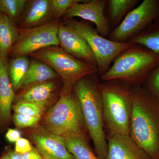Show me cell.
Instances as JSON below:
<instances>
[{"label":"cell","mask_w":159,"mask_h":159,"mask_svg":"<svg viewBox=\"0 0 159 159\" xmlns=\"http://www.w3.org/2000/svg\"><path fill=\"white\" fill-rule=\"evenodd\" d=\"M101 81L98 73L87 75L75 83L73 91L81 106L94 150L99 158L106 159L108 145L104 130Z\"/></svg>","instance_id":"7a4b0ae2"},{"label":"cell","mask_w":159,"mask_h":159,"mask_svg":"<svg viewBox=\"0 0 159 159\" xmlns=\"http://www.w3.org/2000/svg\"><path fill=\"white\" fill-rule=\"evenodd\" d=\"M19 95L17 101L30 102L45 109L53 99L57 87L53 80L37 83L25 87Z\"/></svg>","instance_id":"2e32d148"},{"label":"cell","mask_w":159,"mask_h":159,"mask_svg":"<svg viewBox=\"0 0 159 159\" xmlns=\"http://www.w3.org/2000/svg\"><path fill=\"white\" fill-rule=\"evenodd\" d=\"M59 46L78 59L97 66L95 55L85 39L68 25L59 23L58 33Z\"/></svg>","instance_id":"7c38bea8"},{"label":"cell","mask_w":159,"mask_h":159,"mask_svg":"<svg viewBox=\"0 0 159 159\" xmlns=\"http://www.w3.org/2000/svg\"><path fill=\"white\" fill-rule=\"evenodd\" d=\"M43 125L50 132L61 137L87 133L81 106L74 91L61 94L46 114Z\"/></svg>","instance_id":"8992f818"},{"label":"cell","mask_w":159,"mask_h":159,"mask_svg":"<svg viewBox=\"0 0 159 159\" xmlns=\"http://www.w3.org/2000/svg\"><path fill=\"white\" fill-rule=\"evenodd\" d=\"M128 43L141 45L154 53L159 54V16Z\"/></svg>","instance_id":"44dd1931"},{"label":"cell","mask_w":159,"mask_h":159,"mask_svg":"<svg viewBox=\"0 0 159 159\" xmlns=\"http://www.w3.org/2000/svg\"><path fill=\"white\" fill-rule=\"evenodd\" d=\"M6 152L9 156L10 159H21L20 154L17 153L15 151L12 150L9 148H6Z\"/></svg>","instance_id":"4dcf8cb0"},{"label":"cell","mask_w":159,"mask_h":159,"mask_svg":"<svg viewBox=\"0 0 159 159\" xmlns=\"http://www.w3.org/2000/svg\"><path fill=\"white\" fill-rule=\"evenodd\" d=\"M159 62V54L144 46L132 44L113 61L108 70L99 76L102 81L119 80L132 87L141 86Z\"/></svg>","instance_id":"277c9868"},{"label":"cell","mask_w":159,"mask_h":159,"mask_svg":"<svg viewBox=\"0 0 159 159\" xmlns=\"http://www.w3.org/2000/svg\"><path fill=\"white\" fill-rule=\"evenodd\" d=\"M104 130L107 137L129 135L133 87L116 80L101 82Z\"/></svg>","instance_id":"3957f363"},{"label":"cell","mask_w":159,"mask_h":159,"mask_svg":"<svg viewBox=\"0 0 159 159\" xmlns=\"http://www.w3.org/2000/svg\"><path fill=\"white\" fill-rule=\"evenodd\" d=\"M54 19L52 0L27 1L19 24L20 30L41 25Z\"/></svg>","instance_id":"4fadbf2b"},{"label":"cell","mask_w":159,"mask_h":159,"mask_svg":"<svg viewBox=\"0 0 159 159\" xmlns=\"http://www.w3.org/2000/svg\"><path fill=\"white\" fill-rule=\"evenodd\" d=\"M59 23L58 20H54L41 25L20 30L19 36L9 56H28L44 48L59 45L57 33Z\"/></svg>","instance_id":"9c48e42d"},{"label":"cell","mask_w":159,"mask_h":159,"mask_svg":"<svg viewBox=\"0 0 159 159\" xmlns=\"http://www.w3.org/2000/svg\"><path fill=\"white\" fill-rule=\"evenodd\" d=\"M41 118V117L15 113L11 119L16 127L18 128H27L36 126L38 124Z\"/></svg>","instance_id":"4316f807"},{"label":"cell","mask_w":159,"mask_h":159,"mask_svg":"<svg viewBox=\"0 0 159 159\" xmlns=\"http://www.w3.org/2000/svg\"><path fill=\"white\" fill-rule=\"evenodd\" d=\"M15 143V151L20 154L28 152L33 148L29 140L25 138H20Z\"/></svg>","instance_id":"83f0119b"},{"label":"cell","mask_w":159,"mask_h":159,"mask_svg":"<svg viewBox=\"0 0 159 159\" xmlns=\"http://www.w3.org/2000/svg\"><path fill=\"white\" fill-rule=\"evenodd\" d=\"M20 34L17 25L0 10V58L8 61L12 47Z\"/></svg>","instance_id":"e0dca14e"},{"label":"cell","mask_w":159,"mask_h":159,"mask_svg":"<svg viewBox=\"0 0 159 159\" xmlns=\"http://www.w3.org/2000/svg\"></svg>","instance_id":"d6a6232c"},{"label":"cell","mask_w":159,"mask_h":159,"mask_svg":"<svg viewBox=\"0 0 159 159\" xmlns=\"http://www.w3.org/2000/svg\"><path fill=\"white\" fill-rule=\"evenodd\" d=\"M20 155L21 159H43L36 148H33L30 151Z\"/></svg>","instance_id":"f546056e"},{"label":"cell","mask_w":159,"mask_h":159,"mask_svg":"<svg viewBox=\"0 0 159 159\" xmlns=\"http://www.w3.org/2000/svg\"><path fill=\"white\" fill-rule=\"evenodd\" d=\"M139 0H108V20L111 29H114L122 21L127 14L138 5Z\"/></svg>","instance_id":"ffe728a7"},{"label":"cell","mask_w":159,"mask_h":159,"mask_svg":"<svg viewBox=\"0 0 159 159\" xmlns=\"http://www.w3.org/2000/svg\"><path fill=\"white\" fill-rule=\"evenodd\" d=\"M68 150L76 159H100L91 147L86 134L62 137Z\"/></svg>","instance_id":"d6986e66"},{"label":"cell","mask_w":159,"mask_h":159,"mask_svg":"<svg viewBox=\"0 0 159 159\" xmlns=\"http://www.w3.org/2000/svg\"><path fill=\"white\" fill-rule=\"evenodd\" d=\"M21 133L19 130L15 129L9 128L6 134V139L9 142L13 143L16 142L21 138Z\"/></svg>","instance_id":"f1b7e54d"},{"label":"cell","mask_w":159,"mask_h":159,"mask_svg":"<svg viewBox=\"0 0 159 159\" xmlns=\"http://www.w3.org/2000/svg\"><path fill=\"white\" fill-rule=\"evenodd\" d=\"M129 135L152 159H159V100L142 86L133 87Z\"/></svg>","instance_id":"6da1fadb"},{"label":"cell","mask_w":159,"mask_h":159,"mask_svg":"<svg viewBox=\"0 0 159 159\" xmlns=\"http://www.w3.org/2000/svg\"><path fill=\"white\" fill-rule=\"evenodd\" d=\"M28 56L12 57L8 60V74L14 92L21 88V84L30 65Z\"/></svg>","instance_id":"7402d4cb"},{"label":"cell","mask_w":159,"mask_h":159,"mask_svg":"<svg viewBox=\"0 0 159 159\" xmlns=\"http://www.w3.org/2000/svg\"><path fill=\"white\" fill-rule=\"evenodd\" d=\"M29 56L45 63L56 72L62 79V94L71 92L75 83L83 77L98 73L97 65L76 58L59 45L44 48Z\"/></svg>","instance_id":"5b68a950"},{"label":"cell","mask_w":159,"mask_h":159,"mask_svg":"<svg viewBox=\"0 0 159 159\" xmlns=\"http://www.w3.org/2000/svg\"><path fill=\"white\" fill-rule=\"evenodd\" d=\"M12 109L15 113L41 117L45 109L30 102L17 101L12 104Z\"/></svg>","instance_id":"cb8c5ba5"},{"label":"cell","mask_w":159,"mask_h":159,"mask_svg":"<svg viewBox=\"0 0 159 159\" xmlns=\"http://www.w3.org/2000/svg\"><path fill=\"white\" fill-rule=\"evenodd\" d=\"M63 22L79 33L88 43L96 57L99 76L108 70L111 64L120 53L132 45L102 37L97 29L84 22L74 19H64Z\"/></svg>","instance_id":"52a82bcc"},{"label":"cell","mask_w":159,"mask_h":159,"mask_svg":"<svg viewBox=\"0 0 159 159\" xmlns=\"http://www.w3.org/2000/svg\"><path fill=\"white\" fill-rule=\"evenodd\" d=\"M27 0H0V10L17 25Z\"/></svg>","instance_id":"603a6c76"},{"label":"cell","mask_w":159,"mask_h":159,"mask_svg":"<svg viewBox=\"0 0 159 159\" xmlns=\"http://www.w3.org/2000/svg\"><path fill=\"white\" fill-rule=\"evenodd\" d=\"M106 159H152L129 135L116 134L107 137Z\"/></svg>","instance_id":"5bb4252c"},{"label":"cell","mask_w":159,"mask_h":159,"mask_svg":"<svg viewBox=\"0 0 159 159\" xmlns=\"http://www.w3.org/2000/svg\"><path fill=\"white\" fill-rule=\"evenodd\" d=\"M14 93L8 74V61L0 58V131L10 124Z\"/></svg>","instance_id":"9a60e30c"},{"label":"cell","mask_w":159,"mask_h":159,"mask_svg":"<svg viewBox=\"0 0 159 159\" xmlns=\"http://www.w3.org/2000/svg\"><path fill=\"white\" fill-rule=\"evenodd\" d=\"M0 159H9V156L7 154V153L5 152L4 154L1 157H0Z\"/></svg>","instance_id":"1f68e13d"},{"label":"cell","mask_w":159,"mask_h":159,"mask_svg":"<svg viewBox=\"0 0 159 159\" xmlns=\"http://www.w3.org/2000/svg\"><path fill=\"white\" fill-rule=\"evenodd\" d=\"M107 0H91L85 2L75 3L64 15V19L81 18L93 23L98 33L107 38L111 31L108 20L105 15Z\"/></svg>","instance_id":"30bf717a"},{"label":"cell","mask_w":159,"mask_h":159,"mask_svg":"<svg viewBox=\"0 0 159 159\" xmlns=\"http://www.w3.org/2000/svg\"><path fill=\"white\" fill-rule=\"evenodd\" d=\"M30 137L43 159H76L68 150L62 137L43 127L32 130Z\"/></svg>","instance_id":"8fae6325"},{"label":"cell","mask_w":159,"mask_h":159,"mask_svg":"<svg viewBox=\"0 0 159 159\" xmlns=\"http://www.w3.org/2000/svg\"><path fill=\"white\" fill-rule=\"evenodd\" d=\"M85 0H52V6L54 19L58 20L63 17L66 11L74 4L85 2Z\"/></svg>","instance_id":"484cf974"},{"label":"cell","mask_w":159,"mask_h":159,"mask_svg":"<svg viewBox=\"0 0 159 159\" xmlns=\"http://www.w3.org/2000/svg\"><path fill=\"white\" fill-rule=\"evenodd\" d=\"M59 77L58 74L50 66L39 60L30 61L29 69L21 84V88L27 86L54 80Z\"/></svg>","instance_id":"ac0fdd59"},{"label":"cell","mask_w":159,"mask_h":159,"mask_svg":"<svg viewBox=\"0 0 159 159\" xmlns=\"http://www.w3.org/2000/svg\"><path fill=\"white\" fill-rule=\"evenodd\" d=\"M159 16V0H144L111 30L107 39L116 42L128 43Z\"/></svg>","instance_id":"ba28073f"},{"label":"cell","mask_w":159,"mask_h":159,"mask_svg":"<svg viewBox=\"0 0 159 159\" xmlns=\"http://www.w3.org/2000/svg\"><path fill=\"white\" fill-rule=\"evenodd\" d=\"M142 86L159 100V62L151 71Z\"/></svg>","instance_id":"d4e9b609"}]
</instances>
